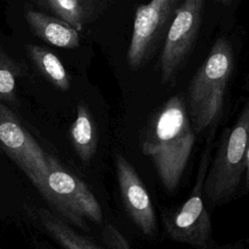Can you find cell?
Returning a JSON list of instances; mask_svg holds the SVG:
<instances>
[{
    "label": "cell",
    "instance_id": "1",
    "mask_svg": "<svg viewBox=\"0 0 249 249\" xmlns=\"http://www.w3.org/2000/svg\"><path fill=\"white\" fill-rule=\"evenodd\" d=\"M196 136L182 93L169 97L152 115L144 129L142 153L152 160L162 187L169 194L180 186Z\"/></svg>",
    "mask_w": 249,
    "mask_h": 249
},
{
    "label": "cell",
    "instance_id": "2",
    "mask_svg": "<svg viewBox=\"0 0 249 249\" xmlns=\"http://www.w3.org/2000/svg\"><path fill=\"white\" fill-rule=\"evenodd\" d=\"M233 69L231 45L226 38L220 37L192 77L185 94L188 114L196 134L202 133L220 120Z\"/></svg>",
    "mask_w": 249,
    "mask_h": 249
},
{
    "label": "cell",
    "instance_id": "3",
    "mask_svg": "<svg viewBox=\"0 0 249 249\" xmlns=\"http://www.w3.org/2000/svg\"><path fill=\"white\" fill-rule=\"evenodd\" d=\"M249 146V98L232 125L227 128L209 163L203 194L214 205L230 201L239 188Z\"/></svg>",
    "mask_w": 249,
    "mask_h": 249
},
{
    "label": "cell",
    "instance_id": "4",
    "mask_svg": "<svg viewBox=\"0 0 249 249\" xmlns=\"http://www.w3.org/2000/svg\"><path fill=\"white\" fill-rule=\"evenodd\" d=\"M210 148L211 143L208 141L201 154L196 183L189 197L181 205L161 212V221L169 238L200 249L216 246L212 235L211 219L202 198Z\"/></svg>",
    "mask_w": 249,
    "mask_h": 249
},
{
    "label": "cell",
    "instance_id": "5",
    "mask_svg": "<svg viewBox=\"0 0 249 249\" xmlns=\"http://www.w3.org/2000/svg\"><path fill=\"white\" fill-rule=\"evenodd\" d=\"M49 171L41 195L62 216L79 228L86 229V221L100 224L102 211L98 200L77 176L64 169L47 154Z\"/></svg>",
    "mask_w": 249,
    "mask_h": 249
},
{
    "label": "cell",
    "instance_id": "6",
    "mask_svg": "<svg viewBox=\"0 0 249 249\" xmlns=\"http://www.w3.org/2000/svg\"><path fill=\"white\" fill-rule=\"evenodd\" d=\"M204 0H184L176 9L164 37L160 59V79L172 82L189 56L202 20Z\"/></svg>",
    "mask_w": 249,
    "mask_h": 249
},
{
    "label": "cell",
    "instance_id": "7",
    "mask_svg": "<svg viewBox=\"0 0 249 249\" xmlns=\"http://www.w3.org/2000/svg\"><path fill=\"white\" fill-rule=\"evenodd\" d=\"M0 146L41 192L49 171L47 154L24 129L14 112L2 102H0Z\"/></svg>",
    "mask_w": 249,
    "mask_h": 249
},
{
    "label": "cell",
    "instance_id": "8",
    "mask_svg": "<svg viewBox=\"0 0 249 249\" xmlns=\"http://www.w3.org/2000/svg\"><path fill=\"white\" fill-rule=\"evenodd\" d=\"M178 0H151L136 10L126 59L132 69L143 66L165 36Z\"/></svg>",
    "mask_w": 249,
    "mask_h": 249
},
{
    "label": "cell",
    "instance_id": "9",
    "mask_svg": "<svg viewBox=\"0 0 249 249\" xmlns=\"http://www.w3.org/2000/svg\"><path fill=\"white\" fill-rule=\"evenodd\" d=\"M116 173L125 210L138 229L149 237L158 232L155 209L138 173L121 154L115 157Z\"/></svg>",
    "mask_w": 249,
    "mask_h": 249
},
{
    "label": "cell",
    "instance_id": "10",
    "mask_svg": "<svg viewBox=\"0 0 249 249\" xmlns=\"http://www.w3.org/2000/svg\"><path fill=\"white\" fill-rule=\"evenodd\" d=\"M25 19L37 37L53 46L74 49L80 45L78 30L59 18L29 10L25 12Z\"/></svg>",
    "mask_w": 249,
    "mask_h": 249
},
{
    "label": "cell",
    "instance_id": "11",
    "mask_svg": "<svg viewBox=\"0 0 249 249\" xmlns=\"http://www.w3.org/2000/svg\"><path fill=\"white\" fill-rule=\"evenodd\" d=\"M70 136L80 159L89 161L96 152L98 135L91 115L83 103H79L77 107V116L71 125Z\"/></svg>",
    "mask_w": 249,
    "mask_h": 249
},
{
    "label": "cell",
    "instance_id": "12",
    "mask_svg": "<svg viewBox=\"0 0 249 249\" xmlns=\"http://www.w3.org/2000/svg\"><path fill=\"white\" fill-rule=\"evenodd\" d=\"M37 215L47 232L63 248L67 249H101L93 239L75 232L62 220L44 208H38Z\"/></svg>",
    "mask_w": 249,
    "mask_h": 249
},
{
    "label": "cell",
    "instance_id": "13",
    "mask_svg": "<svg viewBox=\"0 0 249 249\" xmlns=\"http://www.w3.org/2000/svg\"><path fill=\"white\" fill-rule=\"evenodd\" d=\"M41 3L57 18L72 25L82 28L91 20L98 8V0H40Z\"/></svg>",
    "mask_w": 249,
    "mask_h": 249
},
{
    "label": "cell",
    "instance_id": "14",
    "mask_svg": "<svg viewBox=\"0 0 249 249\" xmlns=\"http://www.w3.org/2000/svg\"><path fill=\"white\" fill-rule=\"evenodd\" d=\"M25 50L40 73L54 87L68 90L70 80L60 59L51 51L34 44L25 45Z\"/></svg>",
    "mask_w": 249,
    "mask_h": 249
},
{
    "label": "cell",
    "instance_id": "15",
    "mask_svg": "<svg viewBox=\"0 0 249 249\" xmlns=\"http://www.w3.org/2000/svg\"><path fill=\"white\" fill-rule=\"evenodd\" d=\"M24 73L18 61L11 57L0 46V100L15 102L17 78Z\"/></svg>",
    "mask_w": 249,
    "mask_h": 249
},
{
    "label": "cell",
    "instance_id": "16",
    "mask_svg": "<svg viewBox=\"0 0 249 249\" xmlns=\"http://www.w3.org/2000/svg\"><path fill=\"white\" fill-rule=\"evenodd\" d=\"M102 241L110 249H128L130 244L127 239L112 224H106L102 230Z\"/></svg>",
    "mask_w": 249,
    "mask_h": 249
},
{
    "label": "cell",
    "instance_id": "17",
    "mask_svg": "<svg viewBox=\"0 0 249 249\" xmlns=\"http://www.w3.org/2000/svg\"><path fill=\"white\" fill-rule=\"evenodd\" d=\"M245 178H244V189L245 192L249 193V146L246 151L245 156V170H244Z\"/></svg>",
    "mask_w": 249,
    "mask_h": 249
},
{
    "label": "cell",
    "instance_id": "18",
    "mask_svg": "<svg viewBox=\"0 0 249 249\" xmlns=\"http://www.w3.org/2000/svg\"><path fill=\"white\" fill-rule=\"evenodd\" d=\"M224 2H227V1H230V0H223Z\"/></svg>",
    "mask_w": 249,
    "mask_h": 249
}]
</instances>
